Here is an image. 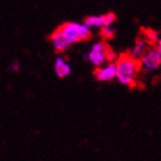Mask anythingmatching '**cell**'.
<instances>
[{"mask_svg":"<svg viewBox=\"0 0 161 161\" xmlns=\"http://www.w3.org/2000/svg\"><path fill=\"white\" fill-rule=\"evenodd\" d=\"M92 37L90 28L86 24L68 22L58 27L50 36L57 52H64L71 44L86 41Z\"/></svg>","mask_w":161,"mask_h":161,"instance_id":"1","label":"cell"},{"mask_svg":"<svg viewBox=\"0 0 161 161\" xmlns=\"http://www.w3.org/2000/svg\"><path fill=\"white\" fill-rule=\"evenodd\" d=\"M117 73L116 78L122 85L129 87H134L135 85V75L139 72L141 68V62L136 61V59L132 58L131 55H121L117 63Z\"/></svg>","mask_w":161,"mask_h":161,"instance_id":"2","label":"cell"},{"mask_svg":"<svg viewBox=\"0 0 161 161\" xmlns=\"http://www.w3.org/2000/svg\"><path fill=\"white\" fill-rule=\"evenodd\" d=\"M141 67L147 71H153L158 69L161 64V54L157 52L154 47L148 48L141 57Z\"/></svg>","mask_w":161,"mask_h":161,"instance_id":"3","label":"cell"},{"mask_svg":"<svg viewBox=\"0 0 161 161\" xmlns=\"http://www.w3.org/2000/svg\"><path fill=\"white\" fill-rule=\"evenodd\" d=\"M106 47L107 45L105 43H95L86 55V59L96 67H100L106 62Z\"/></svg>","mask_w":161,"mask_h":161,"instance_id":"4","label":"cell"},{"mask_svg":"<svg viewBox=\"0 0 161 161\" xmlns=\"http://www.w3.org/2000/svg\"><path fill=\"white\" fill-rule=\"evenodd\" d=\"M116 20V16L114 13H107L100 16H88L85 19V24L89 27V28H95V27H103L107 26V25H112Z\"/></svg>","mask_w":161,"mask_h":161,"instance_id":"5","label":"cell"},{"mask_svg":"<svg viewBox=\"0 0 161 161\" xmlns=\"http://www.w3.org/2000/svg\"><path fill=\"white\" fill-rule=\"evenodd\" d=\"M116 73H117V65L115 62H109L107 65H100L97 67V69L95 70V77L98 81H110L114 78H116Z\"/></svg>","mask_w":161,"mask_h":161,"instance_id":"6","label":"cell"},{"mask_svg":"<svg viewBox=\"0 0 161 161\" xmlns=\"http://www.w3.org/2000/svg\"><path fill=\"white\" fill-rule=\"evenodd\" d=\"M54 71L59 78H65L71 73V67L63 58L58 57L54 62Z\"/></svg>","mask_w":161,"mask_h":161,"instance_id":"7","label":"cell"},{"mask_svg":"<svg viewBox=\"0 0 161 161\" xmlns=\"http://www.w3.org/2000/svg\"><path fill=\"white\" fill-rule=\"evenodd\" d=\"M148 38L147 36L144 37H139L135 42V46L131 50L130 52V55L134 59H139L143 55L145 51H147V45H148Z\"/></svg>","mask_w":161,"mask_h":161,"instance_id":"8","label":"cell"},{"mask_svg":"<svg viewBox=\"0 0 161 161\" xmlns=\"http://www.w3.org/2000/svg\"><path fill=\"white\" fill-rule=\"evenodd\" d=\"M114 35H115V30H114L110 25L102 27V30H100V36H102L104 40H110V38L114 37Z\"/></svg>","mask_w":161,"mask_h":161,"instance_id":"9","label":"cell"},{"mask_svg":"<svg viewBox=\"0 0 161 161\" xmlns=\"http://www.w3.org/2000/svg\"><path fill=\"white\" fill-rule=\"evenodd\" d=\"M117 58V55H116L115 52L112 50V48L109 47V46L107 45V47H106V61L108 62H113L114 60Z\"/></svg>","mask_w":161,"mask_h":161,"instance_id":"10","label":"cell"},{"mask_svg":"<svg viewBox=\"0 0 161 161\" xmlns=\"http://www.w3.org/2000/svg\"><path fill=\"white\" fill-rule=\"evenodd\" d=\"M9 69H10V71H13V72H18L19 69H20V63H19L18 60H14L10 63Z\"/></svg>","mask_w":161,"mask_h":161,"instance_id":"11","label":"cell"},{"mask_svg":"<svg viewBox=\"0 0 161 161\" xmlns=\"http://www.w3.org/2000/svg\"><path fill=\"white\" fill-rule=\"evenodd\" d=\"M145 36H147V38H149V40H151V41H154V42L158 40V34H157L154 31H151V30L147 31V32H145Z\"/></svg>","mask_w":161,"mask_h":161,"instance_id":"12","label":"cell"},{"mask_svg":"<svg viewBox=\"0 0 161 161\" xmlns=\"http://www.w3.org/2000/svg\"><path fill=\"white\" fill-rule=\"evenodd\" d=\"M153 47L156 48L158 53L161 54V38H158V40L156 41V44H154V46H153Z\"/></svg>","mask_w":161,"mask_h":161,"instance_id":"13","label":"cell"}]
</instances>
